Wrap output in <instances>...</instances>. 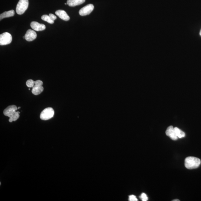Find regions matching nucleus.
<instances>
[{
    "label": "nucleus",
    "instance_id": "f257e3e1",
    "mask_svg": "<svg viewBox=\"0 0 201 201\" xmlns=\"http://www.w3.org/2000/svg\"><path fill=\"white\" fill-rule=\"evenodd\" d=\"M201 161L199 158L190 156L185 158V166L186 168L189 169H196L200 165Z\"/></svg>",
    "mask_w": 201,
    "mask_h": 201
},
{
    "label": "nucleus",
    "instance_id": "f03ea898",
    "mask_svg": "<svg viewBox=\"0 0 201 201\" xmlns=\"http://www.w3.org/2000/svg\"><path fill=\"white\" fill-rule=\"evenodd\" d=\"M29 0H20L16 7V12L19 15L23 14L29 7Z\"/></svg>",
    "mask_w": 201,
    "mask_h": 201
},
{
    "label": "nucleus",
    "instance_id": "7ed1b4c3",
    "mask_svg": "<svg viewBox=\"0 0 201 201\" xmlns=\"http://www.w3.org/2000/svg\"><path fill=\"white\" fill-rule=\"evenodd\" d=\"M55 114L54 109L51 107L46 108L41 113L40 118L42 120H47L53 117Z\"/></svg>",
    "mask_w": 201,
    "mask_h": 201
},
{
    "label": "nucleus",
    "instance_id": "20e7f679",
    "mask_svg": "<svg viewBox=\"0 0 201 201\" xmlns=\"http://www.w3.org/2000/svg\"><path fill=\"white\" fill-rule=\"evenodd\" d=\"M12 41V35L7 32L0 35V45L1 46L10 44Z\"/></svg>",
    "mask_w": 201,
    "mask_h": 201
},
{
    "label": "nucleus",
    "instance_id": "39448f33",
    "mask_svg": "<svg viewBox=\"0 0 201 201\" xmlns=\"http://www.w3.org/2000/svg\"><path fill=\"white\" fill-rule=\"evenodd\" d=\"M94 9V6L92 4L87 5L80 9L79 14L80 16H83L89 15L92 12Z\"/></svg>",
    "mask_w": 201,
    "mask_h": 201
},
{
    "label": "nucleus",
    "instance_id": "423d86ee",
    "mask_svg": "<svg viewBox=\"0 0 201 201\" xmlns=\"http://www.w3.org/2000/svg\"><path fill=\"white\" fill-rule=\"evenodd\" d=\"M166 135L168 136L172 140L176 141L178 138L175 132L174 128L172 126L168 127L166 131Z\"/></svg>",
    "mask_w": 201,
    "mask_h": 201
},
{
    "label": "nucleus",
    "instance_id": "0eeeda50",
    "mask_svg": "<svg viewBox=\"0 0 201 201\" xmlns=\"http://www.w3.org/2000/svg\"><path fill=\"white\" fill-rule=\"evenodd\" d=\"M17 109V108L16 105L9 106L4 109L3 111V114L5 116L10 117Z\"/></svg>",
    "mask_w": 201,
    "mask_h": 201
},
{
    "label": "nucleus",
    "instance_id": "6e6552de",
    "mask_svg": "<svg viewBox=\"0 0 201 201\" xmlns=\"http://www.w3.org/2000/svg\"><path fill=\"white\" fill-rule=\"evenodd\" d=\"M37 34L34 31L29 29L28 30L25 35V38L27 41L31 42L34 40L37 37Z\"/></svg>",
    "mask_w": 201,
    "mask_h": 201
},
{
    "label": "nucleus",
    "instance_id": "1a4fd4ad",
    "mask_svg": "<svg viewBox=\"0 0 201 201\" xmlns=\"http://www.w3.org/2000/svg\"><path fill=\"white\" fill-rule=\"evenodd\" d=\"M32 29L35 31H42L46 29V26L43 24L39 23L38 22L33 21L31 22L30 24Z\"/></svg>",
    "mask_w": 201,
    "mask_h": 201
},
{
    "label": "nucleus",
    "instance_id": "9d476101",
    "mask_svg": "<svg viewBox=\"0 0 201 201\" xmlns=\"http://www.w3.org/2000/svg\"><path fill=\"white\" fill-rule=\"evenodd\" d=\"M55 14L61 19L65 20V21H68L70 20L69 16L64 10H57L55 12Z\"/></svg>",
    "mask_w": 201,
    "mask_h": 201
},
{
    "label": "nucleus",
    "instance_id": "9b49d317",
    "mask_svg": "<svg viewBox=\"0 0 201 201\" xmlns=\"http://www.w3.org/2000/svg\"><path fill=\"white\" fill-rule=\"evenodd\" d=\"M85 1V0H68L67 3L69 6L74 7L83 4Z\"/></svg>",
    "mask_w": 201,
    "mask_h": 201
},
{
    "label": "nucleus",
    "instance_id": "f8f14e48",
    "mask_svg": "<svg viewBox=\"0 0 201 201\" xmlns=\"http://www.w3.org/2000/svg\"><path fill=\"white\" fill-rule=\"evenodd\" d=\"M15 12L14 10H11L8 11H7L1 14L0 15V19L1 20L5 18L10 17L14 16Z\"/></svg>",
    "mask_w": 201,
    "mask_h": 201
},
{
    "label": "nucleus",
    "instance_id": "ddd939ff",
    "mask_svg": "<svg viewBox=\"0 0 201 201\" xmlns=\"http://www.w3.org/2000/svg\"><path fill=\"white\" fill-rule=\"evenodd\" d=\"M44 90V88L42 86L36 87L34 86L33 87L32 92L34 95H38L41 94Z\"/></svg>",
    "mask_w": 201,
    "mask_h": 201
},
{
    "label": "nucleus",
    "instance_id": "4468645a",
    "mask_svg": "<svg viewBox=\"0 0 201 201\" xmlns=\"http://www.w3.org/2000/svg\"><path fill=\"white\" fill-rule=\"evenodd\" d=\"M174 130L177 137L178 138H181L185 136V133H184L183 131H182V130L179 129V128L176 127H174Z\"/></svg>",
    "mask_w": 201,
    "mask_h": 201
},
{
    "label": "nucleus",
    "instance_id": "2eb2a0df",
    "mask_svg": "<svg viewBox=\"0 0 201 201\" xmlns=\"http://www.w3.org/2000/svg\"><path fill=\"white\" fill-rule=\"evenodd\" d=\"M19 112H15L14 114L9 117V122H12L17 120L20 117Z\"/></svg>",
    "mask_w": 201,
    "mask_h": 201
},
{
    "label": "nucleus",
    "instance_id": "dca6fc26",
    "mask_svg": "<svg viewBox=\"0 0 201 201\" xmlns=\"http://www.w3.org/2000/svg\"><path fill=\"white\" fill-rule=\"evenodd\" d=\"M42 19L48 22L50 24H52L54 23V20H52L49 16L47 15H44L42 16Z\"/></svg>",
    "mask_w": 201,
    "mask_h": 201
},
{
    "label": "nucleus",
    "instance_id": "f3484780",
    "mask_svg": "<svg viewBox=\"0 0 201 201\" xmlns=\"http://www.w3.org/2000/svg\"><path fill=\"white\" fill-rule=\"evenodd\" d=\"M35 84V81L32 79L28 80L26 82V85L28 87H33Z\"/></svg>",
    "mask_w": 201,
    "mask_h": 201
},
{
    "label": "nucleus",
    "instance_id": "a211bd4d",
    "mask_svg": "<svg viewBox=\"0 0 201 201\" xmlns=\"http://www.w3.org/2000/svg\"><path fill=\"white\" fill-rule=\"evenodd\" d=\"M140 198H141V200L143 201H147L148 200V197L147 195L144 193L141 194Z\"/></svg>",
    "mask_w": 201,
    "mask_h": 201
},
{
    "label": "nucleus",
    "instance_id": "6ab92c4d",
    "mask_svg": "<svg viewBox=\"0 0 201 201\" xmlns=\"http://www.w3.org/2000/svg\"><path fill=\"white\" fill-rule=\"evenodd\" d=\"M42 85L43 83L42 81H40V80H37V81H35L34 86L41 87L42 86Z\"/></svg>",
    "mask_w": 201,
    "mask_h": 201
},
{
    "label": "nucleus",
    "instance_id": "aec40b11",
    "mask_svg": "<svg viewBox=\"0 0 201 201\" xmlns=\"http://www.w3.org/2000/svg\"><path fill=\"white\" fill-rule=\"evenodd\" d=\"M130 201H138L137 199L135 196V195H130L129 196V199H128Z\"/></svg>",
    "mask_w": 201,
    "mask_h": 201
},
{
    "label": "nucleus",
    "instance_id": "412c9836",
    "mask_svg": "<svg viewBox=\"0 0 201 201\" xmlns=\"http://www.w3.org/2000/svg\"><path fill=\"white\" fill-rule=\"evenodd\" d=\"M49 16H50V18H51V19L52 20H55L56 19L57 17L55 15L52 14H50L49 15Z\"/></svg>",
    "mask_w": 201,
    "mask_h": 201
},
{
    "label": "nucleus",
    "instance_id": "4be33fe9",
    "mask_svg": "<svg viewBox=\"0 0 201 201\" xmlns=\"http://www.w3.org/2000/svg\"><path fill=\"white\" fill-rule=\"evenodd\" d=\"M173 201H180V200L178 199H175V200H173Z\"/></svg>",
    "mask_w": 201,
    "mask_h": 201
},
{
    "label": "nucleus",
    "instance_id": "5701e85b",
    "mask_svg": "<svg viewBox=\"0 0 201 201\" xmlns=\"http://www.w3.org/2000/svg\"><path fill=\"white\" fill-rule=\"evenodd\" d=\"M200 36H201V29L200 30Z\"/></svg>",
    "mask_w": 201,
    "mask_h": 201
},
{
    "label": "nucleus",
    "instance_id": "b1692460",
    "mask_svg": "<svg viewBox=\"0 0 201 201\" xmlns=\"http://www.w3.org/2000/svg\"><path fill=\"white\" fill-rule=\"evenodd\" d=\"M20 107H18V109H20Z\"/></svg>",
    "mask_w": 201,
    "mask_h": 201
}]
</instances>
